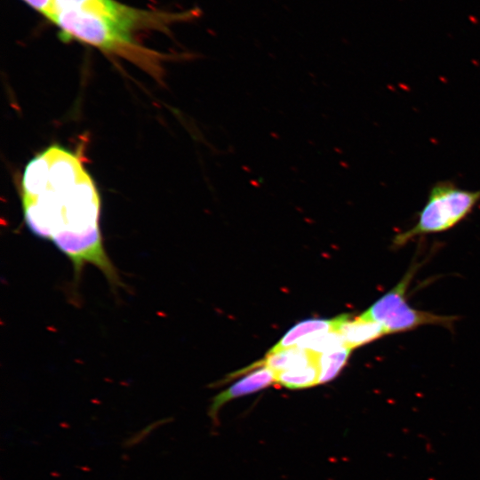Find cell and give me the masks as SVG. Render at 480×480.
Wrapping results in <instances>:
<instances>
[{"mask_svg": "<svg viewBox=\"0 0 480 480\" xmlns=\"http://www.w3.org/2000/svg\"><path fill=\"white\" fill-rule=\"evenodd\" d=\"M332 332H337L350 349L366 345L387 335L382 326L364 313L343 314L332 319Z\"/></svg>", "mask_w": 480, "mask_h": 480, "instance_id": "obj_6", "label": "cell"}, {"mask_svg": "<svg viewBox=\"0 0 480 480\" xmlns=\"http://www.w3.org/2000/svg\"><path fill=\"white\" fill-rule=\"evenodd\" d=\"M276 382L290 389H300L318 383L319 371L317 358L308 364L298 366L275 374Z\"/></svg>", "mask_w": 480, "mask_h": 480, "instance_id": "obj_10", "label": "cell"}, {"mask_svg": "<svg viewBox=\"0 0 480 480\" xmlns=\"http://www.w3.org/2000/svg\"><path fill=\"white\" fill-rule=\"evenodd\" d=\"M332 319L312 318L301 321L292 327L269 351L296 347L302 339L316 332L332 331Z\"/></svg>", "mask_w": 480, "mask_h": 480, "instance_id": "obj_9", "label": "cell"}, {"mask_svg": "<svg viewBox=\"0 0 480 480\" xmlns=\"http://www.w3.org/2000/svg\"><path fill=\"white\" fill-rule=\"evenodd\" d=\"M20 197L26 226L70 260L75 282L92 265L112 287L124 286L104 248L97 187L77 152L54 144L36 155L23 171Z\"/></svg>", "mask_w": 480, "mask_h": 480, "instance_id": "obj_1", "label": "cell"}, {"mask_svg": "<svg viewBox=\"0 0 480 480\" xmlns=\"http://www.w3.org/2000/svg\"><path fill=\"white\" fill-rule=\"evenodd\" d=\"M417 268V266H412L391 290L364 312L382 326L387 335L412 331L428 324L449 328L457 319L453 316L437 315L409 305L406 292Z\"/></svg>", "mask_w": 480, "mask_h": 480, "instance_id": "obj_4", "label": "cell"}, {"mask_svg": "<svg viewBox=\"0 0 480 480\" xmlns=\"http://www.w3.org/2000/svg\"><path fill=\"white\" fill-rule=\"evenodd\" d=\"M163 420L158 421V422H155V423H152V424L147 426L145 428H143L142 431H140L139 433H137V435H135L134 436H132L129 440H127L125 444L127 446H130L132 444H134L136 443L140 442L142 440V438H144L143 437L144 436H148L152 431V429H154L156 427L159 426L160 424H163V423H160Z\"/></svg>", "mask_w": 480, "mask_h": 480, "instance_id": "obj_13", "label": "cell"}, {"mask_svg": "<svg viewBox=\"0 0 480 480\" xmlns=\"http://www.w3.org/2000/svg\"><path fill=\"white\" fill-rule=\"evenodd\" d=\"M479 202L480 189H464L450 180L437 181L430 188L415 225L397 234L393 244L400 247L416 236L447 231L471 213Z\"/></svg>", "mask_w": 480, "mask_h": 480, "instance_id": "obj_3", "label": "cell"}, {"mask_svg": "<svg viewBox=\"0 0 480 480\" xmlns=\"http://www.w3.org/2000/svg\"><path fill=\"white\" fill-rule=\"evenodd\" d=\"M30 7L43 14L45 18L53 20L59 11L57 0H22Z\"/></svg>", "mask_w": 480, "mask_h": 480, "instance_id": "obj_12", "label": "cell"}, {"mask_svg": "<svg viewBox=\"0 0 480 480\" xmlns=\"http://www.w3.org/2000/svg\"><path fill=\"white\" fill-rule=\"evenodd\" d=\"M59 7H71L100 16L132 31L139 28L164 25L170 17L138 10L116 0H57Z\"/></svg>", "mask_w": 480, "mask_h": 480, "instance_id": "obj_5", "label": "cell"}, {"mask_svg": "<svg viewBox=\"0 0 480 480\" xmlns=\"http://www.w3.org/2000/svg\"><path fill=\"white\" fill-rule=\"evenodd\" d=\"M317 354L300 347L268 351L265 358L255 364L271 370L275 374L316 361Z\"/></svg>", "mask_w": 480, "mask_h": 480, "instance_id": "obj_8", "label": "cell"}, {"mask_svg": "<svg viewBox=\"0 0 480 480\" xmlns=\"http://www.w3.org/2000/svg\"><path fill=\"white\" fill-rule=\"evenodd\" d=\"M52 22L64 39L76 40L107 53L125 58L158 78L159 56L138 44L132 31L93 13L71 7H59Z\"/></svg>", "mask_w": 480, "mask_h": 480, "instance_id": "obj_2", "label": "cell"}, {"mask_svg": "<svg viewBox=\"0 0 480 480\" xmlns=\"http://www.w3.org/2000/svg\"><path fill=\"white\" fill-rule=\"evenodd\" d=\"M273 382H276L275 373L267 367L260 368L247 374L228 388L219 393L212 399L208 412L209 416L213 423H216L218 412L225 404L237 397L263 389Z\"/></svg>", "mask_w": 480, "mask_h": 480, "instance_id": "obj_7", "label": "cell"}, {"mask_svg": "<svg viewBox=\"0 0 480 480\" xmlns=\"http://www.w3.org/2000/svg\"><path fill=\"white\" fill-rule=\"evenodd\" d=\"M351 351L348 347L342 345L317 354L318 383L333 380L347 364Z\"/></svg>", "mask_w": 480, "mask_h": 480, "instance_id": "obj_11", "label": "cell"}]
</instances>
